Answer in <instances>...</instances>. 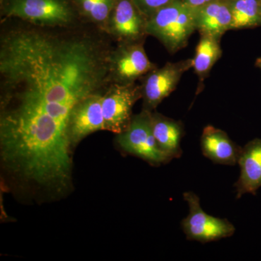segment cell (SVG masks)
I'll return each instance as SVG.
<instances>
[{
  "label": "cell",
  "mask_w": 261,
  "mask_h": 261,
  "mask_svg": "<svg viewBox=\"0 0 261 261\" xmlns=\"http://www.w3.org/2000/svg\"><path fill=\"white\" fill-rule=\"evenodd\" d=\"M222 56L220 41L207 36H200L196 47L193 59V68L198 76V89L202 88L204 80L208 76L211 69Z\"/></svg>",
  "instance_id": "cell-14"
},
{
  "label": "cell",
  "mask_w": 261,
  "mask_h": 261,
  "mask_svg": "<svg viewBox=\"0 0 261 261\" xmlns=\"http://www.w3.org/2000/svg\"><path fill=\"white\" fill-rule=\"evenodd\" d=\"M183 197L188 204L189 214L182 220L181 226L187 240L207 243L233 236L236 230L234 226L227 219L206 214L195 193L186 192Z\"/></svg>",
  "instance_id": "cell-4"
},
{
  "label": "cell",
  "mask_w": 261,
  "mask_h": 261,
  "mask_svg": "<svg viewBox=\"0 0 261 261\" xmlns=\"http://www.w3.org/2000/svg\"><path fill=\"white\" fill-rule=\"evenodd\" d=\"M147 19L135 0H116L106 32L118 42L145 41Z\"/></svg>",
  "instance_id": "cell-8"
},
{
  "label": "cell",
  "mask_w": 261,
  "mask_h": 261,
  "mask_svg": "<svg viewBox=\"0 0 261 261\" xmlns=\"http://www.w3.org/2000/svg\"><path fill=\"white\" fill-rule=\"evenodd\" d=\"M80 16L106 32L116 0H73Z\"/></svg>",
  "instance_id": "cell-16"
},
{
  "label": "cell",
  "mask_w": 261,
  "mask_h": 261,
  "mask_svg": "<svg viewBox=\"0 0 261 261\" xmlns=\"http://www.w3.org/2000/svg\"><path fill=\"white\" fill-rule=\"evenodd\" d=\"M151 113L142 109L139 114L133 115L128 128L117 135L116 142L126 153L158 166L172 160L161 150L156 142L152 132Z\"/></svg>",
  "instance_id": "cell-3"
},
{
  "label": "cell",
  "mask_w": 261,
  "mask_h": 261,
  "mask_svg": "<svg viewBox=\"0 0 261 261\" xmlns=\"http://www.w3.org/2000/svg\"><path fill=\"white\" fill-rule=\"evenodd\" d=\"M147 36H152L171 55L186 47L196 28V10L184 0H173L147 19Z\"/></svg>",
  "instance_id": "cell-2"
},
{
  "label": "cell",
  "mask_w": 261,
  "mask_h": 261,
  "mask_svg": "<svg viewBox=\"0 0 261 261\" xmlns=\"http://www.w3.org/2000/svg\"><path fill=\"white\" fill-rule=\"evenodd\" d=\"M228 1H231V0H228Z\"/></svg>",
  "instance_id": "cell-20"
},
{
  "label": "cell",
  "mask_w": 261,
  "mask_h": 261,
  "mask_svg": "<svg viewBox=\"0 0 261 261\" xmlns=\"http://www.w3.org/2000/svg\"><path fill=\"white\" fill-rule=\"evenodd\" d=\"M202 154L216 164L235 166L238 164L242 148L229 138L224 130L205 126L200 138Z\"/></svg>",
  "instance_id": "cell-11"
},
{
  "label": "cell",
  "mask_w": 261,
  "mask_h": 261,
  "mask_svg": "<svg viewBox=\"0 0 261 261\" xmlns=\"http://www.w3.org/2000/svg\"><path fill=\"white\" fill-rule=\"evenodd\" d=\"M152 132L160 148L171 160L180 159L181 142L185 136V126L181 121L168 118L161 113H151Z\"/></svg>",
  "instance_id": "cell-13"
},
{
  "label": "cell",
  "mask_w": 261,
  "mask_h": 261,
  "mask_svg": "<svg viewBox=\"0 0 261 261\" xmlns=\"http://www.w3.org/2000/svg\"><path fill=\"white\" fill-rule=\"evenodd\" d=\"M230 8L231 13L230 31L260 27L261 0H231Z\"/></svg>",
  "instance_id": "cell-15"
},
{
  "label": "cell",
  "mask_w": 261,
  "mask_h": 261,
  "mask_svg": "<svg viewBox=\"0 0 261 261\" xmlns=\"http://www.w3.org/2000/svg\"><path fill=\"white\" fill-rule=\"evenodd\" d=\"M142 97L140 84H111L102 95L105 130L116 135L124 132L132 121L134 106Z\"/></svg>",
  "instance_id": "cell-5"
},
{
  "label": "cell",
  "mask_w": 261,
  "mask_h": 261,
  "mask_svg": "<svg viewBox=\"0 0 261 261\" xmlns=\"http://www.w3.org/2000/svg\"><path fill=\"white\" fill-rule=\"evenodd\" d=\"M5 19H18L44 28H67L78 24V10L70 0H0Z\"/></svg>",
  "instance_id": "cell-1"
},
{
  "label": "cell",
  "mask_w": 261,
  "mask_h": 261,
  "mask_svg": "<svg viewBox=\"0 0 261 261\" xmlns=\"http://www.w3.org/2000/svg\"><path fill=\"white\" fill-rule=\"evenodd\" d=\"M231 23L230 1L213 0L196 9V28L200 36H207L221 41L230 31Z\"/></svg>",
  "instance_id": "cell-12"
},
{
  "label": "cell",
  "mask_w": 261,
  "mask_h": 261,
  "mask_svg": "<svg viewBox=\"0 0 261 261\" xmlns=\"http://www.w3.org/2000/svg\"><path fill=\"white\" fill-rule=\"evenodd\" d=\"M193 68V59L166 63L140 79L143 110L152 112L177 87L182 75Z\"/></svg>",
  "instance_id": "cell-7"
},
{
  "label": "cell",
  "mask_w": 261,
  "mask_h": 261,
  "mask_svg": "<svg viewBox=\"0 0 261 261\" xmlns=\"http://www.w3.org/2000/svg\"><path fill=\"white\" fill-rule=\"evenodd\" d=\"M187 5H190L194 9H198L200 7L203 6L213 0H184Z\"/></svg>",
  "instance_id": "cell-18"
},
{
  "label": "cell",
  "mask_w": 261,
  "mask_h": 261,
  "mask_svg": "<svg viewBox=\"0 0 261 261\" xmlns=\"http://www.w3.org/2000/svg\"><path fill=\"white\" fill-rule=\"evenodd\" d=\"M255 67L258 68L261 70V57L257 58L255 63Z\"/></svg>",
  "instance_id": "cell-19"
},
{
  "label": "cell",
  "mask_w": 261,
  "mask_h": 261,
  "mask_svg": "<svg viewBox=\"0 0 261 261\" xmlns=\"http://www.w3.org/2000/svg\"><path fill=\"white\" fill-rule=\"evenodd\" d=\"M142 11L149 18L154 12L166 6L173 0H135Z\"/></svg>",
  "instance_id": "cell-17"
},
{
  "label": "cell",
  "mask_w": 261,
  "mask_h": 261,
  "mask_svg": "<svg viewBox=\"0 0 261 261\" xmlns=\"http://www.w3.org/2000/svg\"><path fill=\"white\" fill-rule=\"evenodd\" d=\"M144 42H118L117 47H113L110 58L111 83H136L157 68L147 57Z\"/></svg>",
  "instance_id": "cell-6"
},
{
  "label": "cell",
  "mask_w": 261,
  "mask_h": 261,
  "mask_svg": "<svg viewBox=\"0 0 261 261\" xmlns=\"http://www.w3.org/2000/svg\"><path fill=\"white\" fill-rule=\"evenodd\" d=\"M104 93L93 94L75 108L70 117L69 126L72 148L76 147L81 141L91 134L105 130L102 108Z\"/></svg>",
  "instance_id": "cell-9"
},
{
  "label": "cell",
  "mask_w": 261,
  "mask_h": 261,
  "mask_svg": "<svg viewBox=\"0 0 261 261\" xmlns=\"http://www.w3.org/2000/svg\"><path fill=\"white\" fill-rule=\"evenodd\" d=\"M238 164L240 175L234 184L237 199L247 193L255 195L261 187L260 139H254L244 146Z\"/></svg>",
  "instance_id": "cell-10"
}]
</instances>
